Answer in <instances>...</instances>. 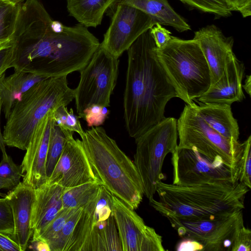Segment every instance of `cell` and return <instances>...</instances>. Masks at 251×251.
I'll return each mask as SVG.
<instances>
[{
	"instance_id": "obj_19",
	"label": "cell",
	"mask_w": 251,
	"mask_h": 251,
	"mask_svg": "<svg viewBox=\"0 0 251 251\" xmlns=\"http://www.w3.org/2000/svg\"><path fill=\"white\" fill-rule=\"evenodd\" d=\"M34 198V188L23 181L4 197L13 214L14 223L13 239L19 245L20 251L26 250L32 236L30 221Z\"/></svg>"
},
{
	"instance_id": "obj_30",
	"label": "cell",
	"mask_w": 251,
	"mask_h": 251,
	"mask_svg": "<svg viewBox=\"0 0 251 251\" xmlns=\"http://www.w3.org/2000/svg\"><path fill=\"white\" fill-rule=\"evenodd\" d=\"M55 124L62 130H69L77 133L81 137L84 133L79 117L76 116L72 109L68 111L67 106L61 105L53 111Z\"/></svg>"
},
{
	"instance_id": "obj_35",
	"label": "cell",
	"mask_w": 251,
	"mask_h": 251,
	"mask_svg": "<svg viewBox=\"0 0 251 251\" xmlns=\"http://www.w3.org/2000/svg\"><path fill=\"white\" fill-rule=\"evenodd\" d=\"M109 113L107 107L94 105L85 111L83 118L89 127L99 126L104 122Z\"/></svg>"
},
{
	"instance_id": "obj_17",
	"label": "cell",
	"mask_w": 251,
	"mask_h": 251,
	"mask_svg": "<svg viewBox=\"0 0 251 251\" xmlns=\"http://www.w3.org/2000/svg\"><path fill=\"white\" fill-rule=\"evenodd\" d=\"M193 39L198 41L208 63L212 85L221 77L226 63L234 54L233 39L226 37L214 25L195 31Z\"/></svg>"
},
{
	"instance_id": "obj_16",
	"label": "cell",
	"mask_w": 251,
	"mask_h": 251,
	"mask_svg": "<svg viewBox=\"0 0 251 251\" xmlns=\"http://www.w3.org/2000/svg\"><path fill=\"white\" fill-rule=\"evenodd\" d=\"M54 110L50 111L36 126L20 165L23 182L34 189L48 180L46 163L50 132L55 123Z\"/></svg>"
},
{
	"instance_id": "obj_2",
	"label": "cell",
	"mask_w": 251,
	"mask_h": 251,
	"mask_svg": "<svg viewBox=\"0 0 251 251\" xmlns=\"http://www.w3.org/2000/svg\"><path fill=\"white\" fill-rule=\"evenodd\" d=\"M156 50L150 29L127 50L124 117L126 131L134 139L164 120L167 103L177 97L158 61Z\"/></svg>"
},
{
	"instance_id": "obj_28",
	"label": "cell",
	"mask_w": 251,
	"mask_h": 251,
	"mask_svg": "<svg viewBox=\"0 0 251 251\" xmlns=\"http://www.w3.org/2000/svg\"><path fill=\"white\" fill-rule=\"evenodd\" d=\"M191 9L213 14L216 18L227 17L233 11L226 0H179Z\"/></svg>"
},
{
	"instance_id": "obj_8",
	"label": "cell",
	"mask_w": 251,
	"mask_h": 251,
	"mask_svg": "<svg viewBox=\"0 0 251 251\" xmlns=\"http://www.w3.org/2000/svg\"><path fill=\"white\" fill-rule=\"evenodd\" d=\"M186 104L177 121L178 148H194L212 160L238 171L243 143L227 139L211 127L196 109Z\"/></svg>"
},
{
	"instance_id": "obj_18",
	"label": "cell",
	"mask_w": 251,
	"mask_h": 251,
	"mask_svg": "<svg viewBox=\"0 0 251 251\" xmlns=\"http://www.w3.org/2000/svg\"><path fill=\"white\" fill-rule=\"evenodd\" d=\"M245 67L234 54L226 63L219 79L201 96L196 99L201 103L225 104L231 105L245 98L242 80Z\"/></svg>"
},
{
	"instance_id": "obj_23",
	"label": "cell",
	"mask_w": 251,
	"mask_h": 251,
	"mask_svg": "<svg viewBox=\"0 0 251 251\" xmlns=\"http://www.w3.org/2000/svg\"><path fill=\"white\" fill-rule=\"evenodd\" d=\"M47 77L22 71H15L12 75L2 76L1 90L2 98V109L5 118L14 104L31 87Z\"/></svg>"
},
{
	"instance_id": "obj_24",
	"label": "cell",
	"mask_w": 251,
	"mask_h": 251,
	"mask_svg": "<svg viewBox=\"0 0 251 251\" xmlns=\"http://www.w3.org/2000/svg\"><path fill=\"white\" fill-rule=\"evenodd\" d=\"M115 0H67L70 16L79 24L96 27L101 24L104 14Z\"/></svg>"
},
{
	"instance_id": "obj_36",
	"label": "cell",
	"mask_w": 251,
	"mask_h": 251,
	"mask_svg": "<svg viewBox=\"0 0 251 251\" xmlns=\"http://www.w3.org/2000/svg\"><path fill=\"white\" fill-rule=\"evenodd\" d=\"M251 250V231L245 225L235 233L232 240L230 251H250Z\"/></svg>"
},
{
	"instance_id": "obj_32",
	"label": "cell",
	"mask_w": 251,
	"mask_h": 251,
	"mask_svg": "<svg viewBox=\"0 0 251 251\" xmlns=\"http://www.w3.org/2000/svg\"><path fill=\"white\" fill-rule=\"evenodd\" d=\"M63 207L53 219L44 229L36 240L48 243L59 232L68 219L79 208Z\"/></svg>"
},
{
	"instance_id": "obj_40",
	"label": "cell",
	"mask_w": 251,
	"mask_h": 251,
	"mask_svg": "<svg viewBox=\"0 0 251 251\" xmlns=\"http://www.w3.org/2000/svg\"><path fill=\"white\" fill-rule=\"evenodd\" d=\"M176 250L181 251H203V247L198 242L190 239L181 238L176 246Z\"/></svg>"
},
{
	"instance_id": "obj_13",
	"label": "cell",
	"mask_w": 251,
	"mask_h": 251,
	"mask_svg": "<svg viewBox=\"0 0 251 251\" xmlns=\"http://www.w3.org/2000/svg\"><path fill=\"white\" fill-rule=\"evenodd\" d=\"M112 213L123 251H164L162 238L134 210L112 196Z\"/></svg>"
},
{
	"instance_id": "obj_34",
	"label": "cell",
	"mask_w": 251,
	"mask_h": 251,
	"mask_svg": "<svg viewBox=\"0 0 251 251\" xmlns=\"http://www.w3.org/2000/svg\"><path fill=\"white\" fill-rule=\"evenodd\" d=\"M0 233L13 239L14 223L12 209L4 198H0Z\"/></svg>"
},
{
	"instance_id": "obj_7",
	"label": "cell",
	"mask_w": 251,
	"mask_h": 251,
	"mask_svg": "<svg viewBox=\"0 0 251 251\" xmlns=\"http://www.w3.org/2000/svg\"><path fill=\"white\" fill-rule=\"evenodd\" d=\"M176 120L165 118L135 139L134 163L140 176L145 196L153 199L157 184L165 178L162 167L166 156L177 148Z\"/></svg>"
},
{
	"instance_id": "obj_3",
	"label": "cell",
	"mask_w": 251,
	"mask_h": 251,
	"mask_svg": "<svg viewBox=\"0 0 251 251\" xmlns=\"http://www.w3.org/2000/svg\"><path fill=\"white\" fill-rule=\"evenodd\" d=\"M250 190L239 182L181 186L160 181L156 189L159 200L149 203L166 218L203 219L243 210Z\"/></svg>"
},
{
	"instance_id": "obj_5",
	"label": "cell",
	"mask_w": 251,
	"mask_h": 251,
	"mask_svg": "<svg viewBox=\"0 0 251 251\" xmlns=\"http://www.w3.org/2000/svg\"><path fill=\"white\" fill-rule=\"evenodd\" d=\"M75 98L67 76L47 77L26 91L6 117L5 145L25 151L36 126L51 110L67 106Z\"/></svg>"
},
{
	"instance_id": "obj_42",
	"label": "cell",
	"mask_w": 251,
	"mask_h": 251,
	"mask_svg": "<svg viewBox=\"0 0 251 251\" xmlns=\"http://www.w3.org/2000/svg\"><path fill=\"white\" fill-rule=\"evenodd\" d=\"M32 249L38 251H50L49 245L47 243L42 240L32 241Z\"/></svg>"
},
{
	"instance_id": "obj_21",
	"label": "cell",
	"mask_w": 251,
	"mask_h": 251,
	"mask_svg": "<svg viewBox=\"0 0 251 251\" xmlns=\"http://www.w3.org/2000/svg\"><path fill=\"white\" fill-rule=\"evenodd\" d=\"M119 3L135 7L149 15L160 24L171 26L178 32L191 29L189 25L174 10L168 0H115L108 9Z\"/></svg>"
},
{
	"instance_id": "obj_45",
	"label": "cell",
	"mask_w": 251,
	"mask_h": 251,
	"mask_svg": "<svg viewBox=\"0 0 251 251\" xmlns=\"http://www.w3.org/2000/svg\"><path fill=\"white\" fill-rule=\"evenodd\" d=\"M2 189H3V186H2V184H1V183L0 182V190Z\"/></svg>"
},
{
	"instance_id": "obj_38",
	"label": "cell",
	"mask_w": 251,
	"mask_h": 251,
	"mask_svg": "<svg viewBox=\"0 0 251 251\" xmlns=\"http://www.w3.org/2000/svg\"><path fill=\"white\" fill-rule=\"evenodd\" d=\"M12 62V47L9 41L0 46V77L6 70L11 68Z\"/></svg>"
},
{
	"instance_id": "obj_37",
	"label": "cell",
	"mask_w": 251,
	"mask_h": 251,
	"mask_svg": "<svg viewBox=\"0 0 251 251\" xmlns=\"http://www.w3.org/2000/svg\"><path fill=\"white\" fill-rule=\"evenodd\" d=\"M150 32L157 49H161L166 46L172 37L171 32L158 23L150 28Z\"/></svg>"
},
{
	"instance_id": "obj_26",
	"label": "cell",
	"mask_w": 251,
	"mask_h": 251,
	"mask_svg": "<svg viewBox=\"0 0 251 251\" xmlns=\"http://www.w3.org/2000/svg\"><path fill=\"white\" fill-rule=\"evenodd\" d=\"M101 185L99 181H94L66 188L62 195L63 207H83L98 192Z\"/></svg>"
},
{
	"instance_id": "obj_39",
	"label": "cell",
	"mask_w": 251,
	"mask_h": 251,
	"mask_svg": "<svg viewBox=\"0 0 251 251\" xmlns=\"http://www.w3.org/2000/svg\"><path fill=\"white\" fill-rule=\"evenodd\" d=\"M233 11L239 12L244 18L251 15V0H226Z\"/></svg>"
},
{
	"instance_id": "obj_27",
	"label": "cell",
	"mask_w": 251,
	"mask_h": 251,
	"mask_svg": "<svg viewBox=\"0 0 251 251\" xmlns=\"http://www.w3.org/2000/svg\"><path fill=\"white\" fill-rule=\"evenodd\" d=\"M66 139L63 131L55 123L50 132L46 159V171L48 179L51 176L61 154Z\"/></svg>"
},
{
	"instance_id": "obj_4",
	"label": "cell",
	"mask_w": 251,
	"mask_h": 251,
	"mask_svg": "<svg viewBox=\"0 0 251 251\" xmlns=\"http://www.w3.org/2000/svg\"><path fill=\"white\" fill-rule=\"evenodd\" d=\"M81 138L92 170L101 185L129 207L137 208L144 193L134 162L102 127H91Z\"/></svg>"
},
{
	"instance_id": "obj_1",
	"label": "cell",
	"mask_w": 251,
	"mask_h": 251,
	"mask_svg": "<svg viewBox=\"0 0 251 251\" xmlns=\"http://www.w3.org/2000/svg\"><path fill=\"white\" fill-rule=\"evenodd\" d=\"M52 21L39 0L23 2L9 40L15 71L61 77L79 72L89 62L100 45L99 40L82 24L55 30Z\"/></svg>"
},
{
	"instance_id": "obj_29",
	"label": "cell",
	"mask_w": 251,
	"mask_h": 251,
	"mask_svg": "<svg viewBox=\"0 0 251 251\" xmlns=\"http://www.w3.org/2000/svg\"><path fill=\"white\" fill-rule=\"evenodd\" d=\"M22 176L21 166L16 165L7 153L2 154L0 162V182L3 189H13L21 182Z\"/></svg>"
},
{
	"instance_id": "obj_41",
	"label": "cell",
	"mask_w": 251,
	"mask_h": 251,
	"mask_svg": "<svg viewBox=\"0 0 251 251\" xmlns=\"http://www.w3.org/2000/svg\"><path fill=\"white\" fill-rule=\"evenodd\" d=\"M0 251H20V248L10 237L0 233Z\"/></svg>"
},
{
	"instance_id": "obj_9",
	"label": "cell",
	"mask_w": 251,
	"mask_h": 251,
	"mask_svg": "<svg viewBox=\"0 0 251 251\" xmlns=\"http://www.w3.org/2000/svg\"><path fill=\"white\" fill-rule=\"evenodd\" d=\"M118 58L100 45L87 64L79 71L80 79L74 89L76 112L83 118L89 107H108L116 86L119 70Z\"/></svg>"
},
{
	"instance_id": "obj_14",
	"label": "cell",
	"mask_w": 251,
	"mask_h": 251,
	"mask_svg": "<svg viewBox=\"0 0 251 251\" xmlns=\"http://www.w3.org/2000/svg\"><path fill=\"white\" fill-rule=\"evenodd\" d=\"M62 130L66 136V141L47 182L56 183L64 188H71L89 182H100L92 170L80 140L74 139L73 132Z\"/></svg>"
},
{
	"instance_id": "obj_12",
	"label": "cell",
	"mask_w": 251,
	"mask_h": 251,
	"mask_svg": "<svg viewBox=\"0 0 251 251\" xmlns=\"http://www.w3.org/2000/svg\"><path fill=\"white\" fill-rule=\"evenodd\" d=\"M106 13L111 22L100 45L118 58L157 23L141 10L124 3L108 9Z\"/></svg>"
},
{
	"instance_id": "obj_6",
	"label": "cell",
	"mask_w": 251,
	"mask_h": 251,
	"mask_svg": "<svg viewBox=\"0 0 251 251\" xmlns=\"http://www.w3.org/2000/svg\"><path fill=\"white\" fill-rule=\"evenodd\" d=\"M156 51L177 97L187 104L191 105L209 89L210 72L197 40L172 36L167 45L161 49L156 48Z\"/></svg>"
},
{
	"instance_id": "obj_33",
	"label": "cell",
	"mask_w": 251,
	"mask_h": 251,
	"mask_svg": "<svg viewBox=\"0 0 251 251\" xmlns=\"http://www.w3.org/2000/svg\"><path fill=\"white\" fill-rule=\"evenodd\" d=\"M251 136L243 142L238 166V182L251 188Z\"/></svg>"
},
{
	"instance_id": "obj_22",
	"label": "cell",
	"mask_w": 251,
	"mask_h": 251,
	"mask_svg": "<svg viewBox=\"0 0 251 251\" xmlns=\"http://www.w3.org/2000/svg\"><path fill=\"white\" fill-rule=\"evenodd\" d=\"M198 103L200 105L195 104L196 109L211 127L224 137L238 141L239 127L231 105Z\"/></svg>"
},
{
	"instance_id": "obj_31",
	"label": "cell",
	"mask_w": 251,
	"mask_h": 251,
	"mask_svg": "<svg viewBox=\"0 0 251 251\" xmlns=\"http://www.w3.org/2000/svg\"><path fill=\"white\" fill-rule=\"evenodd\" d=\"M83 207H79L66 222L59 232L48 243L50 251H65L79 219Z\"/></svg>"
},
{
	"instance_id": "obj_20",
	"label": "cell",
	"mask_w": 251,
	"mask_h": 251,
	"mask_svg": "<svg viewBox=\"0 0 251 251\" xmlns=\"http://www.w3.org/2000/svg\"><path fill=\"white\" fill-rule=\"evenodd\" d=\"M65 188L56 183L46 182L34 189L30 221L32 241L36 239L63 208L62 195Z\"/></svg>"
},
{
	"instance_id": "obj_10",
	"label": "cell",
	"mask_w": 251,
	"mask_h": 251,
	"mask_svg": "<svg viewBox=\"0 0 251 251\" xmlns=\"http://www.w3.org/2000/svg\"><path fill=\"white\" fill-rule=\"evenodd\" d=\"M167 219L181 238L198 242L203 251H230L235 232L244 225L243 210L195 220Z\"/></svg>"
},
{
	"instance_id": "obj_25",
	"label": "cell",
	"mask_w": 251,
	"mask_h": 251,
	"mask_svg": "<svg viewBox=\"0 0 251 251\" xmlns=\"http://www.w3.org/2000/svg\"><path fill=\"white\" fill-rule=\"evenodd\" d=\"M24 0H0V46L13 34Z\"/></svg>"
},
{
	"instance_id": "obj_15",
	"label": "cell",
	"mask_w": 251,
	"mask_h": 251,
	"mask_svg": "<svg viewBox=\"0 0 251 251\" xmlns=\"http://www.w3.org/2000/svg\"><path fill=\"white\" fill-rule=\"evenodd\" d=\"M112 195L102 185L82 210L65 251H91L99 222L112 215Z\"/></svg>"
},
{
	"instance_id": "obj_11",
	"label": "cell",
	"mask_w": 251,
	"mask_h": 251,
	"mask_svg": "<svg viewBox=\"0 0 251 251\" xmlns=\"http://www.w3.org/2000/svg\"><path fill=\"white\" fill-rule=\"evenodd\" d=\"M173 184L189 186L209 183H236L238 171L214 160L194 148H178L172 154Z\"/></svg>"
},
{
	"instance_id": "obj_44",
	"label": "cell",
	"mask_w": 251,
	"mask_h": 251,
	"mask_svg": "<svg viewBox=\"0 0 251 251\" xmlns=\"http://www.w3.org/2000/svg\"><path fill=\"white\" fill-rule=\"evenodd\" d=\"M251 76L247 75L244 84H242V88L251 96Z\"/></svg>"
},
{
	"instance_id": "obj_43",
	"label": "cell",
	"mask_w": 251,
	"mask_h": 251,
	"mask_svg": "<svg viewBox=\"0 0 251 251\" xmlns=\"http://www.w3.org/2000/svg\"><path fill=\"white\" fill-rule=\"evenodd\" d=\"M3 75L0 77V149L1 151H2V154H6V152L5 150V144L3 142L2 133L1 132V129H0V113H1V110L2 108V104H3L2 98V95H1V81H2Z\"/></svg>"
}]
</instances>
